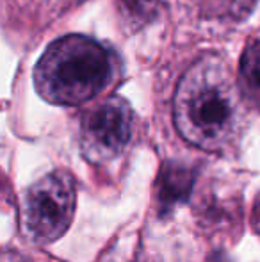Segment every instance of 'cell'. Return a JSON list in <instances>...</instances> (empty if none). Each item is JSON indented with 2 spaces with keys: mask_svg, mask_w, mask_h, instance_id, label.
<instances>
[{
  "mask_svg": "<svg viewBox=\"0 0 260 262\" xmlns=\"http://www.w3.org/2000/svg\"><path fill=\"white\" fill-rule=\"evenodd\" d=\"M173 118L182 138L207 152H223L239 138L243 100L221 57L203 55L184 73L175 93Z\"/></svg>",
  "mask_w": 260,
  "mask_h": 262,
  "instance_id": "6da1fadb",
  "label": "cell"
},
{
  "mask_svg": "<svg viewBox=\"0 0 260 262\" xmlns=\"http://www.w3.org/2000/svg\"><path fill=\"white\" fill-rule=\"evenodd\" d=\"M114 55L86 36H66L52 43L34 70V84L46 102L80 105L111 86Z\"/></svg>",
  "mask_w": 260,
  "mask_h": 262,
  "instance_id": "7a4b0ae2",
  "label": "cell"
},
{
  "mask_svg": "<svg viewBox=\"0 0 260 262\" xmlns=\"http://www.w3.org/2000/svg\"><path fill=\"white\" fill-rule=\"evenodd\" d=\"M77 207V184L64 169L46 173L27 187L20 202V230L34 245L63 237Z\"/></svg>",
  "mask_w": 260,
  "mask_h": 262,
  "instance_id": "3957f363",
  "label": "cell"
},
{
  "mask_svg": "<svg viewBox=\"0 0 260 262\" xmlns=\"http://www.w3.org/2000/svg\"><path fill=\"white\" fill-rule=\"evenodd\" d=\"M134 132V113L129 102L111 97L87 111L80 127L82 156L91 164H109L125 154Z\"/></svg>",
  "mask_w": 260,
  "mask_h": 262,
  "instance_id": "277c9868",
  "label": "cell"
},
{
  "mask_svg": "<svg viewBox=\"0 0 260 262\" xmlns=\"http://www.w3.org/2000/svg\"><path fill=\"white\" fill-rule=\"evenodd\" d=\"M80 0H9L11 7L31 24H49Z\"/></svg>",
  "mask_w": 260,
  "mask_h": 262,
  "instance_id": "5b68a950",
  "label": "cell"
},
{
  "mask_svg": "<svg viewBox=\"0 0 260 262\" xmlns=\"http://www.w3.org/2000/svg\"><path fill=\"white\" fill-rule=\"evenodd\" d=\"M166 0H118V9L123 18V24L129 27H143L152 21Z\"/></svg>",
  "mask_w": 260,
  "mask_h": 262,
  "instance_id": "8992f818",
  "label": "cell"
},
{
  "mask_svg": "<svg viewBox=\"0 0 260 262\" xmlns=\"http://www.w3.org/2000/svg\"><path fill=\"white\" fill-rule=\"evenodd\" d=\"M205 18H241L251 9L255 0H187Z\"/></svg>",
  "mask_w": 260,
  "mask_h": 262,
  "instance_id": "52a82bcc",
  "label": "cell"
},
{
  "mask_svg": "<svg viewBox=\"0 0 260 262\" xmlns=\"http://www.w3.org/2000/svg\"><path fill=\"white\" fill-rule=\"evenodd\" d=\"M241 82L246 93L260 104V41L244 50L241 59Z\"/></svg>",
  "mask_w": 260,
  "mask_h": 262,
  "instance_id": "ba28073f",
  "label": "cell"
},
{
  "mask_svg": "<svg viewBox=\"0 0 260 262\" xmlns=\"http://www.w3.org/2000/svg\"><path fill=\"white\" fill-rule=\"evenodd\" d=\"M253 223H255V228L260 232V202L255 205V210H253Z\"/></svg>",
  "mask_w": 260,
  "mask_h": 262,
  "instance_id": "9c48e42d",
  "label": "cell"
},
{
  "mask_svg": "<svg viewBox=\"0 0 260 262\" xmlns=\"http://www.w3.org/2000/svg\"><path fill=\"white\" fill-rule=\"evenodd\" d=\"M9 262H21V260H20V259H11Z\"/></svg>",
  "mask_w": 260,
  "mask_h": 262,
  "instance_id": "30bf717a",
  "label": "cell"
}]
</instances>
